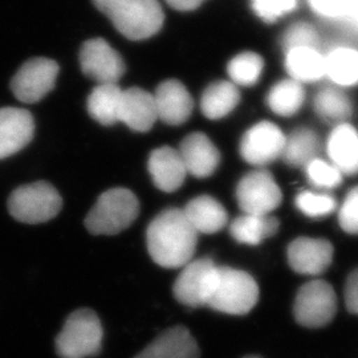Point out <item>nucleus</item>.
Masks as SVG:
<instances>
[{
    "label": "nucleus",
    "instance_id": "nucleus-18",
    "mask_svg": "<svg viewBox=\"0 0 358 358\" xmlns=\"http://www.w3.org/2000/svg\"><path fill=\"white\" fill-rule=\"evenodd\" d=\"M158 120L154 96L141 88H129L122 93L120 109V122L128 128L145 133L153 128Z\"/></svg>",
    "mask_w": 358,
    "mask_h": 358
},
{
    "label": "nucleus",
    "instance_id": "nucleus-4",
    "mask_svg": "<svg viewBox=\"0 0 358 358\" xmlns=\"http://www.w3.org/2000/svg\"><path fill=\"white\" fill-rule=\"evenodd\" d=\"M103 325L92 309H77L65 321L56 338V352L62 358H87L101 350Z\"/></svg>",
    "mask_w": 358,
    "mask_h": 358
},
{
    "label": "nucleus",
    "instance_id": "nucleus-38",
    "mask_svg": "<svg viewBox=\"0 0 358 358\" xmlns=\"http://www.w3.org/2000/svg\"><path fill=\"white\" fill-rule=\"evenodd\" d=\"M167 4L178 11L196 10L205 0H166Z\"/></svg>",
    "mask_w": 358,
    "mask_h": 358
},
{
    "label": "nucleus",
    "instance_id": "nucleus-26",
    "mask_svg": "<svg viewBox=\"0 0 358 358\" xmlns=\"http://www.w3.org/2000/svg\"><path fill=\"white\" fill-rule=\"evenodd\" d=\"M279 230V222L271 215L243 214L231 223V236L238 243L257 245L273 236Z\"/></svg>",
    "mask_w": 358,
    "mask_h": 358
},
{
    "label": "nucleus",
    "instance_id": "nucleus-2",
    "mask_svg": "<svg viewBox=\"0 0 358 358\" xmlns=\"http://www.w3.org/2000/svg\"><path fill=\"white\" fill-rule=\"evenodd\" d=\"M93 4L120 34L134 41L153 38L165 22L158 0H93Z\"/></svg>",
    "mask_w": 358,
    "mask_h": 358
},
{
    "label": "nucleus",
    "instance_id": "nucleus-34",
    "mask_svg": "<svg viewBox=\"0 0 358 358\" xmlns=\"http://www.w3.org/2000/svg\"><path fill=\"white\" fill-rule=\"evenodd\" d=\"M256 16L267 24L276 23L287 15L294 13L299 0H250Z\"/></svg>",
    "mask_w": 358,
    "mask_h": 358
},
{
    "label": "nucleus",
    "instance_id": "nucleus-25",
    "mask_svg": "<svg viewBox=\"0 0 358 358\" xmlns=\"http://www.w3.org/2000/svg\"><path fill=\"white\" fill-rule=\"evenodd\" d=\"M124 90L118 84H99L88 97L90 117L103 127L120 122V109Z\"/></svg>",
    "mask_w": 358,
    "mask_h": 358
},
{
    "label": "nucleus",
    "instance_id": "nucleus-31",
    "mask_svg": "<svg viewBox=\"0 0 358 358\" xmlns=\"http://www.w3.org/2000/svg\"><path fill=\"white\" fill-rule=\"evenodd\" d=\"M310 11L324 20H349L358 24L357 0H307Z\"/></svg>",
    "mask_w": 358,
    "mask_h": 358
},
{
    "label": "nucleus",
    "instance_id": "nucleus-17",
    "mask_svg": "<svg viewBox=\"0 0 358 358\" xmlns=\"http://www.w3.org/2000/svg\"><path fill=\"white\" fill-rule=\"evenodd\" d=\"M201 350L185 327L169 328L134 358H199Z\"/></svg>",
    "mask_w": 358,
    "mask_h": 358
},
{
    "label": "nucleus",
    "instance_id": "nucleus-12",
    "mask_svg": "<svg viewBox=\"0 0 358 358\" xmlns=\"http://www.w3.org/2000/svg\"><path fill=\"white\" fill-rule=\"evenodd\" d=\"M284 145L282 129L269 121H262L244 133L239 152L245 162L264 166L282 157Z\"/></svg>",
    "mask_w": 358,
    "mask_h": 358
},
{
    "label": "nucleus",
    "instance_id": "nucleus-35",
    "mask_svg": "<svg viewBox=\"0 0 358 358\" xmlns=\"http://www.w3.org/2000/svg\"><path fill=\"white\" fill-rule=\"evenodd\" d=\"M282 45L284 51L297 47H320V35L310 23L299 22L284 32Z\"/></svg>",
    "mask_w": 358,
    "mask_h": 358
},
{
    "label": "nucleus",
    "instance_id": "nucleus-27",
    "mask_svg": "<svg viewBox=\"0 0 358 358\" xmlns=\"http://www.w3.org/2000/svg\"><path fill=\"white\" fill-rule=\"evenodd\" d=\"M321 142L316 131L309 128L294 130L289 137H285V145L282 158L291 166H307L309 162L319 158Z\"/></svg>",
    "mask_w": 358,
    "mask_h": 358
},
{
    "label": "nucleus",
    "instance_id": "nucleus-10",
    "mask_svg": "<svg viewBox=\"0 0 358 358\" xmlns=\"http://www.w3.org/2000/svg\"><path fill=\"white\" fill-rule=\"evenodd\" d=\"M59 76V65L47 57H35L19 68L11 81L13 96L24 103L43 100L55 85Z\"/></svg>",
    "mask_w": 358,
    "mask_h": 358
},
{
    "label": "nucleus",
    "instance_id": "nucleus-32",
    "mask_svg": "<svg viewBox=\"0 0 358 358\" xmlns=\"http://www.w3.org/2000/svg\"><path fill=\"white\" fill-rule=\"evenodd\" d=\"M296 207L307 217H322L332 214L337 202L329 194L308 190L296 196Z\"/></svg>",
    "mask_w": 358,
    "mask_h": 358
},
{
    "label": "nucleus",
    "instance_id": "nucleus-21",
    "mask_svg": "<svg viewBox=\"0 0 358 358\" xmlns=\"http://www.w3.org/2000/svg\"><path fill=\"white\" fill-rule=\"evenodd\" d=\"M284 55L287 73L294 81L304 85L325 77V53L320 47H297L284 51Z\"/></svg>",
    "mask_w": 358,
    "mask_h": 358
},
{
    "label": "nucleus",
    "instance_id": "nucleus-5",
    "mask_svg": "<svg viewBox=\"0 0 358 358\" xmlns=\"http://www.w3.org/2000/svg\"><path fill=\"white\" fill-rule=\"evenodd\" d=\"M259 300V287L247 272L231 267H219L215 288L207 307L217 312L243 316L252 310Z\"/></svg>",
    "mask_w": 358,
    "mask_h": 358
},
{
    "label": "nucleus",
    "instance_id": "nucleus-6",
    "mask_svg": "<svg viewBox=\"0 0 358 358\" xmlns=\"http://www.w3.org/2000/svg\"><path fill=\"white\" fill-rule=\"evenodd\" d=\"M8 211L13 219L27 224H38L56 217L63 199L48 182H35L17 187L8 198Z\"/></svg>",
    "mask_w": 358,
    "mask_h": 358
},
{
    "label": "nucleus",
    "instance_id": "nucleus-20",
    "mask_svg": "<svg viewBox=\"0 0 358 358\" xmlns=\"http://www.w3.org/2000/svg\"><path fill=\"white\" fill-rule=\"evenodd\" d=\"M327 153L343 176L358 174L357 130L348 122L336 125L327 141Z\"/></svg>",
    "mask_w": 358,
    "mask_h": 358
},
{
    "label": "nucleus",
    "instance_id": "nucleus-22",
    "mask_svg": "<svg viewBox=\"0 0 358 358\" xmlns=\"http://www.w3.org/2000/svg\"><path fill=\"white\" fill-rule=\"evenodd\" d=\"M183 213L198 234H215L227 224L229 214L223 205L210 195H201L192 199Z\"/></svg>",
    "mask_w": 358,
    "mask_h": 358
},
{
    "label": "nucleus",
    "instance_id": "nucleus-24",
    "mask_svg": "<svg viewBox=\"0 0 358 358\" xmlns=\"http://www.w3.org/2000/svg\"><path fill=\"white\" fill-rule=\"evenodd\" d=\"M241 92L232 81L220 80L210 84L201 99V109L208 120H222L238 106Z\"/></svg>",
    "mask_w": 358,
    "mask_h": 358
},
{
    "label": "nucleus",
    "instance_id": "nucleus-9",
    "mask_svg": "<svg viewBox=\"0 0 358 358\" xmlns=\"http://www.w3.org/2000/svg\"><path fill=\"white\" fill-rule=\"evenodd\" d=\"M282 199V190L268 170L245 174L236 187V201L244 214L269 215L280 206Z\"/></svg>",
    "mask_w": 358,
    "mask_h": 358
},
{
    "label": "nucleus",
    "instance_id": "nucleus-23",
    "mask_svg": "<svg viewBox=\"0 0 358 358\" xmlns=\"http://www.w3.org/2000/svg\"><path fill=\"white\" fill-rule=\"evenodd\" d=\"M325 77L341 90L358 85V50L352 45H336L325 53Z\"/></svg>",
    "mask_w": 358,
    "mask_h": 358
},
{
    "label": "nucleus",
    "instance_id": "nucleus-13",
    "mask_svg": "<svg viewBox=\"0 0 358 358\" xmlns=\"http://www.w3.org/2000/svg\"><path fill=\"white\" fill-rule=\"evenodd\" d=\"M35 134L32 115L22 108L0 109V159L23 150Z\"/></svg>",
    "mask_w": 358,
    "mask_h": 358
},
{
    "label": "nucleus",
    "instance_id": "nucleus-7",
    "mask_svg": "<svg viewBox=\"0 0 358 358\" xmlns=\"http://www.w3.org/2000/svg\"><path fill=\"white\" fill-rule=\"evenodd\" d=\"M337 296L328 282L313 280L304 284L294 299L296 321L307 328H321L334 319Z\"/></svg>",
    "mask_w": 358,
    "mask_h": 358
},
{
    "label": "nucleus",
    "instance_id": "nucleus-11",
    "mask_svg": "<svg viewBox=\"0 0 358 358\" xmlns=\"http://www.w3.org/2000/svg\"><path fill=\"white\" fill-rule=\"evenodd\" d=\"M80 65L84 75L99 84H118L127 66L122 57L103 38H92L81 47Z\"/></svg>",
    "mask_w": 358,
    "mask_h": 358
},
{
    "label": "nucleus",
    "instance_id": "nucleus-15",
    "mask_svg": "<svg viewBox=\"0 0 358 358\" xmlns=\"http://www.w3.org/2000/svg\"><path fill=\"white\" fill-rule=\"evenodd\" d=\"M153 96L158 120L162 122L178 127L190 118L194 109L192 94L178 80L164 81Z\"/></svg>",
    "mask_w": 358,
    "mask_h": 358
},
{
    "label": "nucleus",
    "instance_id": "nucleus-19",
    "mask_svg": "<svg viewBox=\"0 0 358 358\" xmlns=\"http://www.w3.org/2000/svg\"><path fill=\"white\" fill-rule=\"evenodd\" d=\"M148 167L154 185L165 192H177L187 176L178 150L169 146L153 150Z\"/></svg>",
    "mask_w": 358,
    "mask_h": 358
},
{
    "label": "nucleus",
    "instance_id": "nucleus-28",
    "mask_svg": "<svg viewBox=\"0 0 358 358\" xmlns=\"http://www.w3.org/2000/svg\"><path fill=\"white\" fill-rule=\"evenodd\" d=\"M306 90L304 85L292 78H285L276 83L267 96V105L275 115L292 117L304 105Z\"/></svg>",
    "mask_w": 358,
    "mask_h": 358
},
{
    "label": "nucleus",
    "instance_id": "nucleus-14",
    "mask_svg": "<svg viewBox=\"0 0 358 358\" xmlns=\"http://www.w3.org/2000/svg\"><path fill=\"white\" fill-rule=\"evenodd\" d=\"M332 260L333 245L327 239L297 238L288 247V263L300 275H320Z\"/></svg>",
    "mask_w": 358,
    "mask_h": 358
},
{
    "label": "nucleus",
    "instance_id": "nucleus-29",
    "mask_svg": "<svg viewBox=\"0 0 358 358\" xmlns=\"http://www.w3.org/2000/svg\"><path fill=\"white\" fill-rule=\"evenodd\" d=\"M315 110L325 122L345 124L353 115V105L344 90L338 87H325L315 97Z\"/></svg>",
    "mask_w": 358,
    "mask_h": 358
},
{
    "label": "nucleus",
    "instance_id": "nucleus-39",
    "mask_svg": "<svg viewBox=\"0 0 358 358\" xmlns=\"http://www.w3.org/2000/svg\"><path fill=\"white\" fill-rule=\"evenodd\" d=\"M245 358H260V357H256V356H251V357H245Z\"/></svg>",
    "mask_w": 358,
    "mask_h": 358
},
{
    "label": "nucleus",
    "instance_id": "nucleus-40",
    "mask_svg": "<svg viewBox=\"0 0 358 358\" xmlns=\"http://www.w3.org/2000/svg\"><path fill=\"white\" fill-rule=\"evenodd\" d=\"M357 1H358V0H357Z\"/></svg>",
    "mask_w": 358,
    "mask_h": 358
},
{
    "label": "nucleus",
    "instance_id": "nucleus-8",
    "mask_svg": "<svg viewBox=\"0 0 358 358\" xmlns=\"http://www.w3.org/2000/svg\"><path fill=\"white\" fill-rule=\"evenodd\" d=\"M217 264L211 259H198L187 263L174 282L173 292L180 304L198 308L207 306L215 288Z\"/></svg>",
    "mask_w": 358,
    "mask_h": 358
},
{
    "label": "nucleus",
    "instance_id": "nucleus-30",
    "mask_svg": "<svg viewBox=\"0 0 358 358\" xmlns=\"http://www.w3.org/2000/svg\"><path fill=\"white\" fill-rule=\"evenodd\" d=\"M264 69V60L255 52H243L236 55L229 65L227 72L235 85L252 87L260 80Z\"/></svg>",
    "mask_w": 358,
    "mask_h": 358
},
{
    "label": "nucleus",
    "instance_id": "nucleus-3",
    "mask_svg": "<svg viewBox=\"0 0 358 358\" xmlns=\"http://www.w3.org/2000/svg\"><path fill=\"white\" fill-rule=\"evenodd\" d=\"M140 214L137 196L128 189L103 192L85 217V226L93 235H115L128 229Z\"/></svg>",
    "mask_w": 358,
    "mask_h": 358
},
{
    "label": "nucleus",
    "instance_id": "nucleus-36",
    "mask_svg": "<svg viewBox=\"0 0 358 358\" xmlns=\"http://www.w3.org/2000/svg\"><path fill=\"white\" fill-rule=\"evenodd\" d=\"M338 223L341 229L352 234H358V186L348 192L338 211Z\"/></svg>",
    "mask_w": 358,
    "mask_h": 358
},
{
    "label": "nucleus",
    "instance_id": "nucleus-1",
    "mask_svg": "<svg viewBox=\"0 0 358 358\" xmlns=\"http://www.w3.org/2000/svg\"><path fill=\"white\" fill-rule=\"evenodd\" d=\"M196 243L198 232L179 208L158 214L146 231L149 255L164 268H180L190 263Z\"/></svg>",
    "mask_w": 358,
    "mask_h": 358
},
{
    "label": "nucleus",
    "instance_id": "nucleus-37",
    "mask_svg": "<svg viewBox=\"0 0 358 358\" xmlns=\"http://www.w3.org/2000/svg\"><path fill=\"white\" fill-rule=\"evenodd\" d=\"M345 304L350 313L358 316V269L353 271L346 280Z\"/></svg>",
    "mask_w": 358,
    "mask_h": 358
},
{
    "label": "nucleus",
    "instance_id": "nucleus-16",
    "mask_svg": "<svg viewBox=\"0 0 358 358\" xmlns=\"http://www.w3.org/2000/svg\"><path fill=\"white\" fill-rule=\"evenodd\" d=\"M179 155L187 174L196 178H207L215 173L220 164V153L203 133H192L179 146Z\"/></svg>",
    "mask_w": 358,
    "mask_h": 358
},
{
    "label": "nucleus",
    "instance_id": "nucleus-33",
    "mask_svg": "<svg viewBox=\"0 0 358 358\" xmlns=\"http://www.w3.org/2000/svg\"><path fill=\"white\" fill-rule=\"evenodd\" d=\"M306 173L308 180L319 189H336L343 182V173L331 162H327L321 158H316L309 162L306 166Z\"/></svg>",
    "mask_w": 358,
    "mask_h": 358
}]
</instances>
